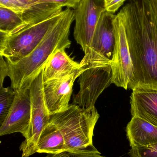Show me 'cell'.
Segmentation results:
<instances>
[{
    "label": "cell",
    "instance_id": "7c38bea8",
    "mask_svg": "<svg viewBox=\"0 0 157 157\" xmlns=\"http://www.w3.org/2000/svg\"><path fill=\"white\" fill-rule=\"evenodd\" d=\"M130 98L132 116L140 117L157 126V90L137 86L133 89Z\"/></svg>",
    "mask_w": 157,
    "mask_h": 157
},
{
    "label": "cell",
    "instance_id": "d4e9b609",
    "mask_svg": "<svg viewBox=\"0 0 157 157\" xmlns=\"http://www.w3.org/2000/svg\"><path fill=\"white\" fill-rule=\"evenodd\" d=\"M157 21V0H150Z\"/></svg>",
    "mask_w": 157,
    "mask_h": 157
},
{
    "label": "cell",
    "instance_id": "cb8c5ba5",
    "mask_svg": "<svg viewBox=\"0 0 157 157\" xmlns=\"http://www.w3.org/2000/svg\"><path fill=\"white\" fill-rule=\"evenodd\" d=\"M23 4L29 9L37 4V3L40 0H19Z\"/></svg>",
    "mask_w": 157,
    "mask_h": 157
},
{
    "label": "cell",
    "instance_id": "8992f818",
    "mask_svg": "<svg viewBox=\"0 0 157 157\" xmlns=\"http://www.w3.org/2000/svg\"><path fill=\"white\" fill-rule=\"evenodd\" d=\"M115 15L106 10L102 13L95 29L89 51L80 62L81 65L100 66L111 64L116 43Z\"/></svg>",
    "mask_w": 157,
    "mask_h": 157
},
{
    "label": "cell",
    "instance_id": "2e32d148",
    "mask_svg": "<svg viewBox=\"0 0 157 157\" xmlns=\"http://www.w3.org/2000/svg\"><path fill=\"white\" fill-rule=\"evenodd\" d=\"M24 27V21L19 14L8 8L0 7V33L11 35Z\"/></svg>",
    "mask_w": 157,
    "mask_h": 157
},
{
    "label": "cell",
    "instance_id": "44dd1931",
    "mask_svg": "<svg viewBox=\"0 0 157 157\" xmlns=\"http://www.w3.org/2000/svg\"><path fill=\"white\" fill-rule=\"evenodd\" d=\"M81 0H40L37 4L53 3L61 6L62 7L66 6L67 8L75 9Z\"/></svg>",
    "mask_w": 157,
    "mask_h": 157
},
{
    "label": "cell",
    "instance_id": "7402d4cb",
    "mask_svg": "<svg viewBox=\"0 0 157 157\" xmlns=\"http://www.w3.org/2000/svg\"><path fill=\"white\" fill-rule=\"evenodd\" d=\"M127 0H105L106 11L115 13Z\"/></svg>",
    "mask_w": 157,
    "mask_h": 157
},
{
    "label": "cell",
    "instance_id": "ac0fdd59",
    "mask_svg": "<svg viewBox=\"0 0 157 157\" xmlns=\"http://www.w3.org/2000/svg\"><path fill=\"white\" fill-rule=\"evenodd\" d=\"M129 154L131 157H157V143L147 146L131 148Z\"/></svg>",
    "mask_w": 157,
    "mask_h": 157
},
{
    "label": "cell",
    "instance_id": "8fae6325",
    "mask_svg": "<svg viewBox=\"0 0 157 157\" xmlns=\"http://www.w3.org/2000/svg\"><path fill=\"white\" fill-rule=\"evenodd\" d=\"M13 106L0 125V136L20 133L25 136L31 120V101L29 89L15 90Z\"/></svg>",
    "mask_w": 157,
    "mask_h": 157
},
{
    "label": "cell",
    "instance_id": "9a60e30c",
    "mask_svg": "<svg viewBox=\"0 0 157 157\" xmlns=\"http://www.w3.org/2000/svg\"><path fill=\"white\" fill-rule=\"evenodd\" d=\"M66 152L64 139L60 129L52 121L41 134L37 145L38 153L57 154Z\"/></svg>",
    "mask_w": 157,
    "mask_h": 157
},
{
    "label": "cell",
    "instance_id": "30bf717a",
    "mask_svg": "<svg viewBox=\"0 0 157 157\" xmlns=\"http://www.w3.org/2000/svg\"><path fill=\"white\" fill-rule=\"evenodd\" d=\"M84 69L83 66L72 74L44 83V99L50 114L65 110L70 106L74 83Z\"/></svg>",
    "mask_w": 157,
    "mask_h": 157
},
{
    "label": "cell",
    "instance_id": "5bb4252c",
    "mask_svg": "<svg viewBox=\"0 0 157 157\" xmlns=\"http://www.w3.org/2000/svg\"><path fill=\"white\" fill-rule=\"evenodd\" d=\"M83 67L80 63L71 59L65 49L55 52L49 59L43 69L44 83L61 78L73 73Z\"/></svg>",
    "mask_w": 157,
    "mask_h": 157
},
{
    "label": "cell",
    "instance_id": "d6986e66",
    "mask_svg": "<svg viewBox=\"0 0 157 157\" xmlns=\"http://www.w3.org/2000/svg\"><path fill=\"white\" fill-rule=\"evenodd\" d=\"M0 7L10 9L22 16L28 10L19 0H0Z\"/></svg>",
    "mask_w": 157,
    "mask_h": 157
},
{
    "label": "cell",
    "instance_id": "9c48e42d",
    "mask_svg": "<svg viewBox=\"0 0 157 157\" xmlns=\"http://www.w3.org/2000/svg\"><path fill=\"white\" fill-rule=\"evenodd\" d=\"M114 25L116 43L111 63L112 83L127 90L133 77V69L125 27L118 14L115 15Z\"/></svg>",
    "mask_w": 157,
    "mask_h": 157
},
{
    "label": "cell",
    "instance_id": "6da1fadb",
    "mask_svg": "<svg viewBox=\"0 0 157 157\" xmlns=\"http://www.w3.org/2000/svg\"><path fill=\"white\" fill-rule=\"evenodd\" d=\"M118 14L125 27L133 69L128 89L157 90V21L150 0H128Z\"/></svg>",
    "mask_w": 157,
    "mask_h": 157
},
{
    "label": "cell",
    "instance_id": "7a4b0ae2",
    "mask_svg": "<svg viewBox=\"0 0 157 157\" xmlns=\"http://www.w3.org/2000/svg\"><path fill=\"white\" fill-rule=\"evenodd\" d=\"M75 20L74 9L63 10L61 18L40 43L17 62L6 61L11 87L14 90L28 89L33 79L41 72L50 57L58 50L69 48L70 29Z\"/></svg>",
    "mask_w": 157,
    "mask_h": 157
},
{
    "label": "cell",
    "instance_id": "4fadbf2b",
    "mask_svg": "<svg viewBox=\"0 0 157 157\" xmlns=\"http://www.w3.org/2000/svg\"><path fill=\"white\" fill-rule=\"evenodd\" d=\"M131 148L143 147L157 143V126L137 116H132L126 128Z\"/></svg>",
    "mask_w": 157,
    "mask_h": 157
},
{
    "label": "cell",
    "instance_id": "5b68a950",
    "mask_svg": "<svg viewBox=\"0 0 157 157\" xmlns=\"http://www.w3.org/2000/svg\"><path fill=\"white\" fill-rule=\"evenodd\" d=\"M43 69L29 86L31 101V120L25 139L19 147L22 157H29L37 153L41 134L47 126L50 114L45 103L43 93Z\"/></svg>",
    "mask_w": 157,
    "mask_h": 157
},
{
    "label": "cell",
    "instance_id": "277c9868",
    "mask_svg": "<svg viewBox=\"0 0 157 157\" xmlns=\"http://www.w3.org/2000/svg\"><path fill=\"white\" fill-rule=\"evenodd\" d=\"M62 14L63 11L11 35L0 33V55L11 63L17 62L25 58L41 42Z\"/></svg>",
    "mask_w": 157,
    "mask_h": 157
},
{
    "label": "cell",
    "instance_id": "e0dca14e",
    "mask_svg": "<svg viewBox=\"0 0 157 157\" xmlns=\"http://www.w3.org/2000/svg\"><path fill=\"white\" fill-rule=\"evenodd\" d=\"M15 97V90L12 87H0V125L9 113Z\"/></svg>",
    "mask_w": 157,
    "mask_h": 157
},
{
    "label": "cell",
    "instance_id": "3957f363",
    "mask_svg": "<svg viewBox=\"0 0 157 157\" xmlns=\"http://www.w3.org/2000/svg\"><path fill=\"white\" fill-rule=\"evenodd\" d=\"M99 117L95 107L85 110L73 104L65 110L50 114V120L62 134L66 152L73 154L88 153L96 149L93 139Z\"/></svg>",
    "mask_w": 157,
    "mask_h": 157
},
{
    "label": "cell",
    "instance_id": "ba28073f",
    "mask_svg": "<svg viewBox=\"0 0 157 157\" xmlns=\"http://www.w3.org/2000/svg\"><path fill=\"white\" fill-rule=\"evenodd\" d=\"M105 10V0H81L74 9V37L85 54L89 51L96 27Z\"/></svg>",
    "mask_w": 157,
    "mask_h": 157
},
{
    "label": "cell",
    "instance_id": "52a82bcc",
    "mask_svg": "<svg viewBox=\"0 0 157 157\" xmlns=\"http://www.w3.org/2000/svg\"><path fill=\"white\" fill-rule=\"evenodd\" d=\"M84 67L78 79L80 89L73 95V104L89 110L95 107L100 95L112 83V69L111 64Z\"/></svg>",
    "mask_w": 157,
    "mask_h": 157
},
{
    "label": "cell",
    "instance_id": "603a6c76",
    "mask_svg": "<svg viewBox=\"0 0 157 157\" xmlns=\"http://www.w3.org/2000/svg\"><path fill=\"white\" fill-rule=\"evenodd\" d=\"M0 59V87H3L4 80L6 76H8V68L6 60L4 59L2 55Z\"/></svg>",
    "mask_w": 157,
    "mask_h": 157
},
{
    "label": "cell",
    "instance_id": "ffe728a7",
    "mask_svg": "<svg viewBox=\"0 0 157 157\" xmlns=\"http://www.w3.org/2000/svg\"><path fill=\"white\" fill-rule=\"evenodd\" d=\"M44 157H105L101 155V153L97 150L83 154H73L65 152L57 154H48Z\"/></svg>",
    "mask_w": 157,
    "mask_h": 157
}]
</instances>
